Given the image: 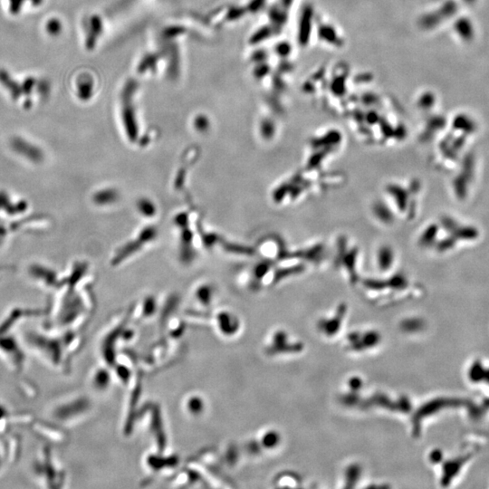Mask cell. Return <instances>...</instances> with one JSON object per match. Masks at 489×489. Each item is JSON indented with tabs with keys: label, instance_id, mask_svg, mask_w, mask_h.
<instances>
[{
	"label": "cell",
	"instance_id": "cell-1",
	"mask_svg": "<svg viewBox=\"0 0 489 489\" xmlns=\"http://www.w3.org/2000/svg\"><path fill=\"white\" fill-rule=\"evenodd\" d=\"M185 411L189 415L196 418L201 416L206 411V402L198 394H191L184 401Z\"/></svg>",
	"mask_w": 489,
	"mask_h": 489
},
{
	"label": "cell",
	"instance_id": "cell-2",
	"mask_svg": "<svg viewBox=\"0 0 489 489\" xmlns=\"http://www.w3.org/2000/svg\"><path fill=\"white\" fill-rule=\"evenodd\" d=\"M232 318L229 313H223L218 319L216 318V327L223 335L232 336L237 331L238 323H233Z\"/></svg>",
	"mask_w": 489,
	"mask_h": 489
},
{
	"label": "cell",
	"instance_id": "cell-3",
	"mask_svg": "<svg viewBox=\"0 0 489 489\" xmlns=\"http://www.w3.org/2000/svg\"><path fill=\"white\" fill-rule=\"evenodd\" d=\"M111 382L110 372L104 369H100L96 371V373L93 376V384L99 391H102L108 388Z\"/></svg>",
	"mask_w": 489,
	"mask_h": 489
}]
</instances>
